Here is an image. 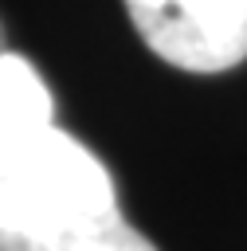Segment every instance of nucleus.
I'll return each instance as SVG.
<instances>
[{
    "mask_svg": "<svg viewBox=\"0 0 247 251\" xmlns=\"http://www.w3.org/2000/svg\"><path fill=\"white\" fill-rule=\"evenodd\" d=\"M149 51L180 71L216 75L247 59V0H125Z\"/></svg>",
    "mask_w": 247,
    "mask_h": 251,
    "instance_id": "nucleus-2",
    "label": "nucleus"
},
{
    "mask_svg": "<svg viewBox=\"0 0 247 251\" xmlns=\"http://www.w3.org/2000/svg\"><path fill=\"white\" fill-rule=\"evenodd\" d=\"M8 55V39H4V24H0V59Z\"/></svg>",
    "mask_w": 247,
    "mask_h": 251,
    "instance_id": "nucleus-5",
    "label": "nucleus"
},
{
    "mask_svg": "<svg viewBox=\"0 0 247 251\" xmlns=\"http://www.w3.org/2000/svg\"><path fill=\"white\" fill-rule=\"evenodd\" d=\"M110 169L67 129L0 122V235L114 212Z\"/></svg>",
    "mask_w": 247,
    "mask_h": 251,
    "instance_id": "nucleus-1",
    "label": "nucleus"
},
{
    "mask_svg": "<svg viewBox=\"0 0 247 251\" xmlns=\"http://www.w3.org/2000/svg\"><path fill=\"white\" fill-rule=\"evenodd\" d=\"M0 251H157L118 208L27 231H4Z\"/></svg>",
    "mask_w": 247,
    "mask_h": 251,
    "instance_id": "nucleus-3",
    "label": "nucleus"
},
{
    "mask_svg": "<svg viewBox=\"0 0 247 251\" xmlns=\"http://www.w3.org/2000/svg\"><path fill=\"white\" fill-rule=\"evenodd\" d=\"M0 122L12 126H51L55 122V98L43 82V75L16 51L0 59Z\"/></svg>",
    "mask_w": 247,
    "mask_h": 251,
    "instance_id": "nucleus-4",
    "label": "nucleus"
}]
</instances>
